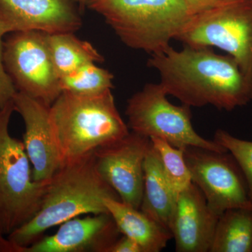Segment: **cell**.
Returning <instances> with one entry per match:
<instances>
[{"label": "cell", "instance_id": "d6986e66", "mask_svg": "<svg viewBox=\"0 0 252 252\" xmlns=\"http://www.w3.org/2000/svg\"><path fill=\"white\" fill-rule=\"evenodd\" d=\"M114 75L96 63H89L60 79L61 90L80 95H96L112 90Z\"/></svg>", "mask_w": 252, "mask_h": 252}, {"label": "cell", "instance_id": "4fadbf2b", "mask_svg": "<svg viewBox=\"0 0 252 252\" xmlns=\"http://www.w3.org/2000/svg\"><path fill=\"white\" fill-rule=\"evenodd\" d=\"M220 217L192 182L177 195L172 215L170 232L176 252H210Z\"/></svg>", "mask_w": 252, "mask_h": 252}, {"label": "cell", "instance_id": "ac0fdd59", "mask_svg": "<svg viewBox=\"0 0 252 252\" xmlns=\"http://www.w3.org/2000/svg\"><path fill=\"white\" fill-rule=\"evenodd\" d=\"M48 44L60 78L89 63H101L104 57L90 42L73 32L48 34Z\"/></svg>", "mask_w": 252, "mask_h": 252}, {"label": "cell", "instance_id": "ffe728a7", "mask_svg": "<svg viewBox=\"0 0 252 252\" xmlns=\"http://www.w3.org/2000/svg\"><path fill=\"white\" fill-rule=\"evenodd\" d=\"M150 140L158 155L167 182L176 195H178L192 183L184 149L177 148L166 141L157 137L151 138Z\"/></svg>", "mask_w": 252, "mask_h": 252}, {"label": "cell", "instance_id": "3957f363", "mask_svg": "<svg viewBox=\"0 0 252 252\" xmlns=\"http://www.w3.org/2000/svg\"><path fill=\"white\" fill-rule=\"evenodd\" d=\"M50 124L61 165L128 135L112 90L96 95L63 91L51 104Z\"/></svg>", "mask_w": 252, "mask_h": 252}, {"label": "cell", "instance_id": "44dd1931", "mask_svg": "<svg viewBox=\"0 0 252 252\" xmlns=\"http://www.w3.org/2000/svg\"><path fill=\"white\" fill-rule=\"evenodd\" d=\"M214 141L226 149L234 158L248 186L249 196L252 203V142L242 140L229 132L219 129L215 132Z\"/></svg>", "mask_w": 252, "mask_h": 252}, {"label": "cell", "instance_id": "7a4b0ae2", "mask_svg": "<svg viewBox=\"0 0 252 252\" xmlns=\"http://www.w3.org/2000/svg\"><path fill=\"white\" fill-rule=\"evenodd\" d=\"M106 198L120 200L97 171L94 152L63 162L49 180L39 211L7 239L25 252L46 230L67 220L83 215L109 213Z\"/></svg>", "mask_w": 252, "mask_h": 252}, {"label": "cell", "instance_id": "d4e9b609", "mask_svg": "<svg viewBox=\"0 0 252 252\" xmlns=\"http://www.w3.org/2000/svg\"><path fill=\"white\" fill-rule=\"evenodd\" d=\"M0 252H21L7 238L0 235Z\"/></svg>", "mask_w": 252, "mask_h": 252}, {"label": "cell", "instance_id": "30bf717a", "mask_svg": "<svg viewBox=\"0 0 252 252\" xmlns=\"http://www.w3.org/2000/svg\"><path fill=\"white\" fill-rule=\"evenodd\" d=\"M151 140L135 132L94 151L99 175L124 203L140 209L144 189V162Z\"/></svg>", "mask_w": 252, "mask_h": 252}, {"label": "cell", "instance_id": "ba28073f", "mask_svg": "<svg viewBox=\"0 0 252 252\" xmlns=\"http://www.w3.org/2000/svg\"><path fill=\"white\" fill-rule=\"evenodd\" d=\"M5 71L18 92L51 107L63 92L48 44V34L37 31L9 33L4 40Z\"/></svg>", "mask_w": 252, "mask_h": 252}, {"label": "cell", "instance_id": "5bb4252c", "mask_svg": "<svg viewBox=\"0 0 252 252\" xmlns=\"http://www.w3.org/2000/svg\"><path fill=\"white\" fill-rule=\"evenodd\" d=\"M54 235L39 239L25 252H107L119 232L109 213L71 219Z\"/></svg>", "mask_w": 252, "mask_h": 252}, {"label": "cell", "instance_id": "9c48e42d", "mask_svg": "<svg viewBox=\"0 0 252 252\" xmlns=\"http://www.w3.org/2000/svg\"><path fill=\"white\" fill-rule=\"evenodd\" d=\"M184 153L192 182L217 215L232 208L252 210L246 181L231 154L193 147Z\"/></svg>", "mask_w": 252, "mask_h": 252}, {"label": "cell", "instance_id": "5b68a950", "mask_svg": "<svg viewBox=\"0 0 252 252\" xmlns=\"http://www.w3.org/2000/svg\"><path fill=\"white\" fill-rule=\"evenodd\" d=\"M13 99L0 109V235L9 236L37 213L48 182L33 180L23 142L10 135Z\"/></svg>", "mask_w": 252, "mask_h": 252}, {"label": "cell", "instance_id": "6da1fadb", "mask_svg": "<svg viewBox=\"0 0 252 252\" xmlns=\"http://www.w3.org/2000/svg\"><path fill=\"white\" fill-rule=\"evenodd\" d=\"M147 64L158 72L167 95L189 107L212 105L230 112L252 101V81L236 61L209 47L169 46L151 54Z\"/></svg>", "mask_w": 252, "mask_h": 252}, {"label": "cell", "instance_id": "2e32d148", "mask_svg": "<svg viewBox=\"0 0 252 252\" xmlns=\"http://www.w3.org/2000/svg\"><path fill=\"white\" fill-rule=\"evenodd\" d=\"M177 195L165 178L160 159L151 142L144 162V189L140 210L170 231Z\"/></svg>", "mask_w": 252, "mask_h": 252}, {"label": "cell", "instance_id": "277c9868", "mask_svg": "<svg viewBox=\"0 0 252 252\" xmlns=\"http://www.w3.org/2000/svg\"><path fill=\"white\" fill-rule=\"evenodd\" d=\"M86 8L101 15L127 47L149 54L170 46L194 16L184 0H88Z\"/></svg>", "mask_w": 252, "mask_h": 252}, {"label": "cell", "instance_id": "484cf974", "mask_svg": "<svg viewBox=\"0 0 252 252\" xmlns=\"http://www.w3.org/2000/svg\"><path fill=\"white\" fill-rule=\"evenodd\" d=\"M78 1H79V8H80L81 14H83L84 11H85L88 0H78Z\"/></svg>", "mask_w": 252, "mask_h": 252}, {"label": "cell", "instance_id": "7402d4cb", "mask_svg": "<svg viewBox=\"0 0 252 252\" xmlns=\"http://www.w3.org/2000/svg\"><path fill=\"white\" fill-rule=\"evenodd\" d=\"M9 33H11V31L9 26L0 15V109L12 100L15 94L17 92L5 71L3 63L4 36Z\"/></svg>", "mask_w": 252, "mask_h": 252}, {"label": "cell", "instance_id": "603a6c76", "mask_svg": "<svg viewBox=\"0 0 252 252\" xmlns=\"http://www.w3.org/2000/svg\"><path fill=\"white\" fill-rule=\"evenodd\" d=\"M107 252H142V250L135 240L124 235L109 247Z\"/></svg>", "mask_w": 252, "mask_h": 252}, {"label": "cell", "instance_id": "7c38bea8", "mask_svg": "<svg viewBox=\"0 0 252 252\" xmlns=\"http://www.w3.org/2000/svg\"><path fill=\"white\" fill-rule=\"evenodd\" d=\"M0 15L11 33H74L82 26L78 0H0Z\"/></svg>", "mask_w": 252, "mask_h": 252}, {"label": "cell", "instance_id": "e0dca14e", "mask_svg": "<svg viewBox=\"0 0 252 252\" xmlns=\"http://www.w3.org/2000/svg\"><path fill=\"white\" fill-rule=\"evenodd\" d=\"M210 252H252V210L232 208L220 217Z\"/></svg>", "mask_w": 252, "mask_h": 252}, {"label": "cell", "instance_id": "52a82bcc", "mask_svg": "<svg viewBox=\"0 0 252 252\" xmlns=\"http://www.w3.org/2000/svg\"><path fill=\"white\" fill-rule=\"evenodd\" d=\"M177 40L225 51L252 81V0H228L194 15Z\"/></svg>", "mask_w": 252, "mask_h": 252}, {"label": "cell", "instance_id": "8992f818", "mask_svg": "<svg viewBox=\"0 0 252 252\" xmlns=\"http://www.w3.org/2000/svg\"><path fill=\"white\" fill-rule=\"evenodd\" d=\"M160 84H147L127 101L126 114L132 132L149 139L157 137L177 148L198 147L224 153L226 149L197 133L190 107L172 104Z\"/></svg>", "mask_w": 252, "mask_h": 252}, {"label": "cell", "instance_id": "8fae6325", "mask_svg": "<svg viewBox=\"0 0 252 252\" xmlns=\"http://www.w3.org/2000/svg\"><path fill=\"white\" fill-rule=\"evenodd\" d=\"M12 99L15 111L24 122L23 143L31 161L33 180L48 182L61 166L50 124V106L18 91Z\"/></svg>", "mask_w": 252, "mask_h": 252}, {"label": "cell", "instance_id": "9a60e30c", "mask_svg": "<svg viewBox=\"0 0 252 252\" xmlns=\"http://www.w3.org/2000/svg\"><path fill=\"white\" fill-rule=\"evenodd\" d=\"M104 205L120 233L135 240L142 252H159L172 238L171 232L147 216L140 209L119 199L106 198Z\"/></svg>", "mask_w": 252, "mask_h": 252}, {"label": "cell", "instance_id": "cb8c5ba5", "mask_svg": "<svg viewBox=\"0 0 252 252\" xmlns=\"http://www.w3.org/2000/svg\"><path fill=\"white\" fill-rule=\"evenodd\" d=\"M193 15L217 7L228 0H184Z\"/></svg>", "mask_w": 252, "mask_h": 252}]
</instances>
